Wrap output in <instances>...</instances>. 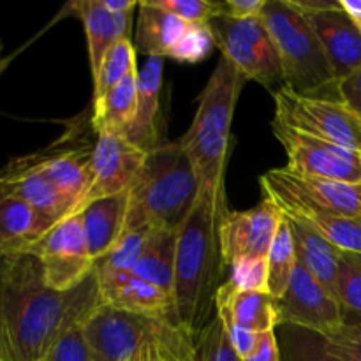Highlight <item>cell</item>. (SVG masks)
Returning <instances> with one entry per match:
<instances>
[{"label": "cell", "instance_id": "obj_38", "mask_svg": "<svg viewBox=\"0 0 361 361\" xmlns=\"http://www.w3.org/2000/svg\"><path fill=\"white\" fill-rule=\"evenodd\" d=\"M323 337L330 351L342 361H361V326L358 324L345 323Z\"/></svg>", "mask_w": 361, "mask_h": 361}, {"label": "cell", "instance_id": "obj_35", "mask_svg": "<svg viewBox=\"0 0 361 361\" xmlns=\"http://www.w3.org/2000/svg\"><path fill=\"white\" fill-rule=\"evenodd\" d=\"M214 48L215 37L210 23H190L168 56L182 63H197L207 59Z\"/></svg>", "mask_w": 361, "mask_h": 361}, {"label": "cell", "instance_id": "obj_14", "mask_svg": "<svg viewBox=\"0 0 361 361\" xmlns=\"http://www.w3.org/2000/svg\"><path fill=\"white\" fill-rule=\"evenodd\" d=\"M282 219L281 208L267 197L250 210H229L219 228L226 267L229 268L240 259L268 257Z\"/></svg>", "mask_w": 361, "mask_h": 361}, {"label": "cell", "instance_id": "obj_11", "mask_svg": "<svg viewBox=\"0 0 361 361\" xmlns=\"http://www.w3.org/2000/svg\"><path fill=\"white\" fill-rule=\"evenodd\" d=\"M271 129L288 155L286 168L293 173L337 182L361 183L360 150L298 133L277 122H271Z\"/></svg>", "mask_w": 361, "mask_h": 361}, {"label": "cell", "instance_id": "obj_15", "mask_svg": "<svg viewBox=\"0 0 361 361\" xmlns=\"http://www.w3.org/2000/svg\"><path fill=\"white\" fill-rule=\"evenodd\" d=\"M83 141H76V130L71 129L49 148L32 154L39 169L48 176L56 190L73 203V215L76 214L78 204L87 194L92 180L90 162L94 145Z\"/></svg>", "mask_w": 361, "mask_h": 361}, {"label": "cell", "instance_id": "obj_27", "mask_svg": "<svg viewBox=\"0 0 361 361\" xmlns=\"http://www.w3.org/2000/svg\"><path fill=\"white\" fill-rule=\"evenodd\" d=\"M176 236L178 231L175 229H154L133 270V275L171 295L175 281Z\"/></svg>", "mask_w": 361, "mask_h": 361}, {"label": "cell", "instance_id": "obj_23", "mask_svg": "<svg viewBox=\"0 0 361 361\" xmlns=\"http://www.w3.org/2000/svg\"><path fill=\"white\" fill-rule=\"evenodd\" d=\"M129 192L102 197L80 212L88 249L95 261L104 257L126 231Z\"/></svg>", "mask_w": 361, "mask_h": 361}, {"label": "cell", "instance_id": "obj_17", "mask_svg": "<svg viewBox=\"0 0 361 361\" xmlns=\"http://www.w3.org/2000/svg\"><path fill=\"white\" fill-rule=\"evenodd\" d=\"M305 18L326 53L337 83L361 67V32L341 7V0L331 9L307 13Z\"/></svg>", "mask_w": 361, "mask_h": 361}, {"label": "cell", "instance_id": "obj_21", "mask_svg": "<svg viewBox=\"0 0 361 361\" xmlns=\"http://www.w3.org/2000/svg\"><path fill=\"white\" fill-rule=\"evenodd\" d=\"M71 7L83 21L88 42V62L94 78L106 53L122 39H130L133 13H109L101 6V0H80Z\"/></svg>", "mask_w": 361, "mask_h": 361}, {"label": "cell", "instance_id": "obj_26", "mask_svg": "<svg viewBox=\"0 0 361 361\" xmlns=\"http://www.w3.org/2000/svg\"><path fill=\"white\" fill-rule=\"evenodd\" d=\"M137 69L134 67L101 102L94 104L92 111V127L94 133L123 134L133 126L137 111Z\"/></svg>", "mask_w": 361, "mask_h": 361}, {"label": "cell", "instance_id": "obj_45", "mask_svg": "<svg viewBox=\"0 0 361 361\" xmlns=\"http://www.w3.org/2000/svg\"><path fill=\"white\" fill-rule=\"evenodd\" d=\"M341 7L361 32V0H341Z\"/></svg>", "mask_w": 361, "mask_h": 361}, {"label": "cell", "instance_id": "obj_1", "mask_svg": "<svg viewBox=\"0 0 361 361\" xmlns=\"http://www.w3.org/2000/svg\"><path fill=\"white\" fill-rule=\"evenodd\" d=\"M101 303L95 274L71 291H56L34 254H0V361H44Z\"/></svg>", "mask_w": 361, "mask_h": 361}, {"label": "cell", "instance_id": "obj_33", "mask_svg": "<svg viewBox=\"0 0 361 361\" xmlns=\"http://www.w3.org/2000/svg\"><path fill=\"white\" fill-rule=\"evenodd\" d=\"M337 300L345 314V323L361 326V256L342 252L338 259Z\"/></svg>", "mask_w": 361, "mask_h": 361}, {"label": "cell", "instance_id": "obj_16", "mask_svg": "<svg viewBox=\"0 0 361 361\" xmlns=\"http://www.w3.org/2000/svg\"><path fill=\"white\" fill-rule=\"evenodd\" d=\"M0 189L34 207L53 222L73 215V203L56 190L32 155L13 159L0 171Z\"/></svg>", "mask_w": 361, "mask_h": 361}, {"label": "cell", "instance_id": "obj_19", "mask_svg": "<svg viewBox=\"0 0 361 361\" xmlns=\"http://www.w3.org/2000/svg\"><path fill=\"white\" fill-rule=\"evenodd\" d=\"M162 71H164L162 56H150L137 69V111L126 137L145 152H152L164 143L161 141L162 127H159Z\"/></svg>", "mask_w": 361, "mask_h": 361}, {"label": "cell", "instance_id": "obj_22", "mask_svg": "<svg viewBox=\"0 0 361 361\" xmlns=\"http://www.w3.org/2000/svg\"><path fill=\"white\" fill-rule=\"evenodd\" d=\"M215 310L219 317L256 334L277 330L279 326L277 300L267 293L238 291L226 281L215 296Z\"/></svg>", "mask_w": 361, "mask_h": 361}, {"label": "cell", "instance_id": "obj_7", "mask_svg": "<svg viewBox=\"0 0 361 361\" xmlns=\"http://www.w3.org/2000/svg\"><path fill=\"white\" fill-rule=\"evenodd\" d=\"M215 46L222 56L228 59L245 80H252L277 94L286 87L284 71L274 44L259 16L247 20L217 16L210 21Z\"/></svg>", "mask_w": 361, "mask_h": 361}, {"label": "cell", "instance_id": "obj_12", "mask_svg": "<svg viewBox=\"0 0 361 361\" xmlns=\"http://www.w3.org/2000/svg\"><path fill=\"white\" fill-rule=\"evenodd\" d=\"M147 155L148 152L130 143L123 134L108 130L95 133L90 162V187L78 204L76 214H80L87 204L102 197L129 192Z\"/></svg>", "mask_w": 361, "mask_h": 361}, {"label": "cell", "instance_id": "obj_31", "mask_svg": "<svg viewBox=\"0 0 361 361\" xmlns=\"http://www.w3.org/2000/svg\"><path fill=\"white\" fill-rule=\"evenodd\" d=\"M137 66V53L130 39L116 42L102 59L101 67L94 76V104L101 102L134 67Z\"/></svg>", "mask_w": 361, "mask_h": 361}, {"label": "cell", "instance_id": "obj_9", "mask_svg": "<svg viewBox=\"0 0 361 361\" xmlns=\"http://www.w3.org/2000/svg\"><path fill=\"white\" fill-rule=\"evenodd\" d=\"M274 122L361 152V118L337 97L302 95L284 87L274 94Z\"/></svg>", "mask_w": 361, "mask_h": 361}, {"label": "cell", "instance_id": "obj_10", "mask_svg": "<svg viewBox=\"0 0 361 361\" xmlns=\"http://www.w3.org/2000/svg\"><path fill=\"white\" fill-rule=\"evenodd\" d=\"M28 252L37 257L46 284L56 291L78 288L95 270L80 214L56 222Z\"/></svg>", "mask_w": 361, "mask_h": 361}, {"label": "cell", "instance_id": "obj_46", "mask_svg": "<svg viewBox=\"0 0 361 361\" xmlns=\"http://www.w3.org/2000/svg\"><path fill=\"white\" fill-rule=\"evenodd\" d=\"M169 337H171V335H169ZM155 345H157V342H154V344H148L147 348L141 349V351L137 353V355L134 356L130 361H154L155 360Z\"/></svg>", "mask_w": 361, "mask_h": 361}, {"label": "cell", "instance_id": "obj_39", "mask_svg": "<svg viewBox=\"0 0 361 361\" xmlns=\"http://www.w3.org/2000/svg\"><path fill=\"white\" fill-rule=\"evenodd\" d=\"M44 361H92L81 326L71 328L49 349Z\"/></svg>", "mask_w": 361, "mask_h": 361}, {"label": "cell", "instance_id": "obj_41", "mask_svg": "<svg viewBox=\"0 0 361 361\" xmlns=\"http://www.w3.org/2000/svg\"><path fill=\"white\" fill-rule=\"evenodd\" d=\"M267 0H224L219 2V16L247 20L259 16Z\"/></svg>", "mask_w": 361, "mask_h": 361}, {"label": "cell", "instance_id": "obj_24", "mask_svg": "<svg viewBox=\"0 0 361 361\" xmlns=\"http://www.w3.org/2000/svg\"><path fill=\"white\" fill-rule=\"evenodd\" d=\"M140 16H137L136 39H134V49L137 55L147 59L150 56H166L169 55L176 42L180 41L190 23L180 20L175 14L155 7L150 0H140Z\"/></svg>", "mask_w": 361, "mask_h": 361}, {"label": "cell", "instance_id": "obj_36", "mask_svg": "<svg viewBox=\"0 0 361 361\" xmlns=\"http://www.w3.org/2000/svg\"><path fill=\"white\" fill-rule=\"evenodd\" d=\"M226 282L238 291L268 295V257L236 261L229 267V277Z\"/></svg>", "mask_w": 361, "mask_h": 361}, {"label": "cell", "instance_id": "obj_25", "mask_svg": "<svg viewBox=\"0 0 361 361\" xmlns=\"http://www.w3.org/2000/svg\"><path fill=\"white\" fill-rule=\"evenodd\" d=\"M288 221L291 226L293 238H295L298 263L337 298L335 281H337L338 259H341L342 250H338L334 243L328 242L324 236H321L298 219L288 217Z\"/></svg>", "mask_w": 361, "mask_h": 361}, {"label": "cell", "instance_id": "obj_37", "mask_svg": "<svg viewBox=\"0 0 361 361\" xmlns=\"http://www.w3.org/2000/svg\"><path fill=\"white\" fill-rule=\"evenodd\" d=\"M155 7L187 23H210L219 16V2L208 0H150Z\"/></svg>", "mask_w": 361, "mask_h": 361}, {"label": "cell", "instance_id": "obj_13", "mask_svg": "<svg viewBox=\"0 0 361 361\" xmlns=\"http://www.w3.org/2000/svg\"><path fill=\"white\" fill-rule=\"evenodd\" d=\"M277 314L279 326H296L319 335L345 324V314L338 300L300 263L284 298L277 300Z\"/></svg>", "mask_w": 361, "mask_h": 361}, {"label": "cell", "instance_id": "obj_20", "mask_svg": "<svg viewBox=\"0 0 361 361\" xmlns=\"http://www.w3.org/2000/svg\"><path fill=\"white\" fill-rule=\"evenodd\" d=\"M25 201L0 189V252H28L55 226Z\"/></svg>", "mask_w": 361, "mask_h": 361}, {"label": "cell", "instance_id": "obj_5", "mask_svg": "<svg viewBox=\"0 0 361 361\" xmlns=\"http://www.w3.org/2000/svg\"><path fill=\"white\" fill-rule=\"evenodd\" d=\"M284 71L286 87L302 95H337V78L309 20L291 0H267L259 14Z\"/></svg>", "mask_w": 361, "mask_h": 361}, {"label": "cell", "instance_id": "obj_43", "mask_svg": "<svg viewBox=\"0 0 361 361\" xmlns=\"http://www.w3.org/2000/svg\"><path fill=\"white\" fill-rule=\"evenodd\" d=\"M243 361H281V348H279L277 330L259 334V342L252 355Z\"/></svg>", "mask_w": 361, "mask_h": 361}, {"label": "cell", "instance_id": "obj_32", "mask_svg": "<svg viewBox=\"0 0 361 361\" xmlns=\"http://www.w3.org/2000/svg\"><path fill=\"white\" fill-rule=\"evenodd\" d=\"M277 328L281 361H342L330 351L323 335L286 324Z\"/></svg>", "mask_w": 361, "mask_h": 361}, {"label": "cell", "instance_id": "obj_47", "mask_svg": "<svg viewBox=\"0 0 361 361\" xmlns=\"http://www.w3.org/2000/svg\"><path fill=\"white\" fill-rule=\"evenodd\" d=\"M0 254H2V252H0Z\"/></svg>", "mask_w": 361, "mask_h": 361}, {"label": "cell", "instance_id": "obj_18", "mask_svg": "<svg viewBox=\"0 0 361 361\" xmlns=\"http://www.w3.org/2000/svg\"><path fill=\"white\" fill-rule=\"evenodd\" d=\"M97 282L102 303L127 310V312L152 317V319L164 321V323L178 328L171 293L133 274L111 275V277L102 279L97 277Z\"/></svg>", "mask_w": 361, "mask_h": 361}, {"label": "cell", "instance_id": "obj_34", "mask_svg": "<svg viewBox=\"0 0 361 361\" xmlns=\"http://www.w3.org/2000/svg\"><path fill=\"white\" fill-rule=\"evenodd\" d=\"M190 361H242L219 316L190 338Z\"/></svg>", "mask_w": 361, "mask_h": 361}, {"label": "cell", "instance_id": "obj_42", "mask_svg": "<svg viewBox=\"0 0 361 361\" xmlns=\"http://www.w3.org/2000/svg\"><path fill=\"white\" fill-rule=\"evenodd\" d=\"M337 97L361 118V67L337 83Z\"/></svg>", "mask_w": 361, "mask_h": 361}, {"label": "cell", "instance_id": "obj_40", "mask_svg": "<svg viewBox=\"0 0 361 361\" xmlns=\"http://www.w3.org/2000/svg\"><path fill=\"white\" fill-rule=\"evenodd\" d=\"M224 324L226 331H228V337L231 341V345L235 348L236 355L240 356V360H247L254 353V349L257 348V342H259V334L256 331L245 330V328H240L238 324H235L233 321L226 319V317H219Z\"/></svg>", "mask_w": 361, "mask_h": 361}, {"label": "cell", "instance_id": "obj_4", "mask_svg": "<svg viewBox=\"0 0 361 361\" xmlns=\"http://www.w3.org/2000/svg\"><path fill=\"white\" fill-rule=\"evenodd\" d=\"M245 81V76L228 59L221 56L197 99L196 115L189 130L178 140L192 161L201 189L226 192L224 175L233 116Z\"/></svg>", "mask_w": 361, "mask_h": 361}, {"label": "cell", "instance_id": "obj_29", "mask_svg": "<svg viewBox=\"0 0 361 361\" xmlns=\"http://www.w3.org/2000/svg\"><path fill=\"white\" fill-rule=\"evenodd\" d=\"M310 226L314 231L334 243L338 250L361 256V217L351 215H319V214H284Z\"/></svg>", "mask_w": 361, "mask_h": 361}, {"label": "cell", "instance_id": "obj_8", "mask_svg": "<svg viewBox=\"0 0 361 361\" xmlns=\"http://www.w3.org/2000/svg\"><path fill=\"white\" fill-rule=\"evenodd\" d=\"M81 330L92 361H130L148 344L164 341L178 328L101 303Z\"/></svg>", "mask_w": 361, "mask_h": 361}, {"label": "cell", "instance_id": "obj_6", "mask_svg": "<svg viewBox=\"0 0 361 361\" xmlns=\"http://www.w3.org/2000/svg\"><path fill=\"white\" fill-rule=\"evenodd\" d=\"M259 183L263 196L274 201L282 214L361 217V183L303 176L288 168L270 169Z\"/></svg>", "mask_w": 361, "mask_h": 361}, {"label": "cell", "instance_id": "obj_2", "mask_svg": "<svg viewBox=\"0 0 361 361\" xmlns=\"http://www.w3.org/2000/svg\"><path fill=\"white\" fill-rule=\"evenodd\" d=\"M226 192L201 189L192 210L180 226L176 236L175 302L176 326L189 337H196L217 317L215 296L224 282L219 228L228 214Z\"/></svg>", "mask_w": 361, "mask_h": 361}, {"label": "cell", "instance_id": "obj_44", "mask_svg": "<svg viewBox=\"0 0 361 361\" xmlns=\"http://www.w3.org/2000/svg\"><path fill=\"white\" fill-rule=\"evenodd\" d=\"M101 6L113 14H127L134 13V9L140 7L136 0H101Z\"/></svg>", "mask_w": 361, "mask_h": 361}, {"label": "cell", "instance_id": "obj_28", "mask_svg": "<svg viewBox=\"0 0 361 361\" xmlns=\"http://www.w3.org/2000/svg\"><path fill=\"white\" fill-rule=\"evenodd\" d=\"M296 264H298V256H296L295 238L288 217L284 215L268 254V295L271 298H284Z\"/></svg>", "mask_w": 361, "mask_h": 361}, {"label": "cell", "instance_id": "obj_3", "mask_svg": "<svg viewBox=\"0 0 361 361\" xmlns=\"http://www.w3.org/2000/svg\"><path fill=\"white\" fill-rule=\"evenodd\" d=\"M200 178L180 141H164L148 152L133 187L126 231L140 228L175 229L200 196Z\"/></svg>", "mask_w": 361, "mask_h": 361}, {"label": "cell", "instance_id": "obj_30", "mask_svg": "<svg viewBox=\"0 0 361 361\" xmlns=\"http://www.w3.org/2000/svg\"><path fill=\"white\" fill-rule=\"evenodd\" d=\"M155 228H140L133 231H123L118 242L104 257L95 261V277H111V275L133 274L137 259L147 247L148 238Z\"/></svg>", "mask_w": 361, "mask_h": 361}]
</instances>
